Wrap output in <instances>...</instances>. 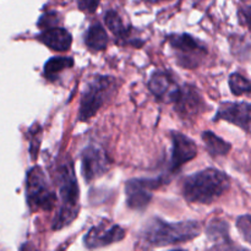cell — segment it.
I'll return each mask as SVG.
<instances>
[{
	"mask_svg": "<svg viewBox=\"0 0 251 251\" xmlns=\"http://www.w3.org/2000/svg\"><path fill=\"white\" fill-rule=\"evenodd\" d=\"M201 234V225L198 221L168 223L154 218L147 223L141 233V242L146 248L188 243Z\"/></svg>",
	"mask_w": 251,
	"mask_h": 251,
	"instance_id": "obj_1",
	"label": "cell"
},
{
	"mask_svg": "<svg viewBox=\"0 0 251 251\" xmlns=\"http://www.w3.org/2000/svg\"><path fill=\"white\" fill-rule=\"evenodd\" d=\"M230 188V179L223 172L207 168L189 176L183 183V195L189 202L212 203Z\"/></svg>",
	"mask_w": 251,
	"mask_h": 251,
	"instance_id": "obj_2",
	"label": "cell"
},
{
	"mask_svg": "<svg viewBox=\"0 0 251 251\" xmlns=\"http://www.w3.org/2000/svg\"><path fill=\"white\" fill-rule=\"evenodd\" d=\"M59 196H60V207L53 221V229L59 230L70 225L78 213V190L77 179L75 176L74 164L71 159L61 164L58 169Z\"/></svg>",
	"mask_w": 251,
	"mask_h": 251,
	"instance_id": "obj_3",
	"label": "cell"
},
{
	"mask_svg": "<svg viewBox=\"0 0 251 251\" xmlns=\"http://www.w3.org/2000/svg\"><path fill=\"white\" fill-rule=\"evenodd\" d=\"M117 81L113 76L96 75L86 86L80 102L78 120L91 119L115 92Z\"/></svg>",
	"mask_w": 251,
	"mask_h": 251,
	"instance_id": "obj_4",
	"label": "cell"
},
{
	"mask_svg": "<svg viewBox=\"0 0 251 251\" xmlns=\"http://www.w3.org/2000/svg\"><path fill=\"white\" fill-rule=\"evenodd\" d=\"M26 199L32 212L50 211L55 206L56 195L41 167L34 166L27 172Z\"/></svg>",
	"mask_w": 251,
	"mask_h": 251,
	"instance_id": "obj_5",
	"label": "cell"
},
{
	"mask_svg": "<svg viewBox=\"0 0 251 251\" xmlns=\"http://www.w3.org/2000/svg\"><path fill=\"white\" fill-rule=\"evenodd\" d=\"M168 41L176 51V61L183 68H195L207 54L205 44L188 33L171 34Z\"/></svg>",
	"mask_w": 251,
	"mask_h": 251,
	"instance_id": "obj_6",
	"label": "cell"
},
{
	"mask_svg": "<svg viewBox=\"0 0 251 251\" xmlns=\"http://www.w3.org/2000/svg\"><path fill=\"white\" fill-rule=\"evenodd\" d=\"M163 184V178H140L127 180L125 184V195H126L127 206L131 210L137 211L146 208L150 201L152 200L153 191Z\"/></svg>",
	"mask_w": 251,
	"mask_h": 251,
	"instance_id": "obj_7",
	"label": "cell"
},
{
	"mask_svg": "<svg viewBox=\"0 0 251 251\" xmlns=\"http://www.w3.org/2000/svg\"><path fill=\"white\" fill-rule=\"evenodd\" d=\"M125 230L120 226L103 221L95 226L83 237V244L87 249H100L120 242L125 238Z\"/></svg>",
	"mask_w": 251,
	"mask_h": 251,
	"instance_id": "obj_8",
	"label": "cell"
},
{
	"mask_svg": "<svg viewBox=\"0 0 251 251\" xmlns=\"http://www.w3.org/2000/svg\"><path fill=\"white\" fill-rule=\"evenodd\" d=\"M172 103L174 109L183 119H191L205 110V100L195 87L185 85L179 87L174 95Z\"/></svg>",
	"mask_w": 251,
	"mask_h": 251,
	"instance_id": "obj_9",
	"label": "cell"
},
{
	"mask_svg": "<svg viewBox=\"0 0 251 251\" xmlns=\"http://www.w3.org/2000/svg\"><path fill=\"white\" fill-rule=\"evenodd\" d=\"M110 162L102 149L97 146H87L81 153V171L87 183L100 178L109 169Z\"/></svg>",
	"mask_w": 251,
	"mask_h": 251,
	"instance_id": "obj_10",
	"label": "cell"
},
{
	"mask_svg": "<svg viewBox=\"0 0 251 251\" xmlns=\"http://www.w3.org/2000/svg\"><path fill=\"white\" fill-rule=\"evenodd\" d=\"M217 120L232 123L251 134V104L247 102L222 103L215 117V122Z\"/></svg>",
	"mask_w": 251,
	"mask_h": 251,
	"instance_id": "obj_11",
	"label": "cell"
},
{
	"mask_svg": "<svg viewBox=\"0 0 251 251\" xmlns=\"http://www.w3.org/2000/svg\"><path fill=\"white\" fill-rule=\"evenodd\" d=\"M173 152H172L171 171L178 172L184 164L194 159L198 154V146L191 139L180 132H172Z\"/></svg>",
	"mask_w": 251,
	"mask_h": 251,
	"instance_id": "obj_12",
	"label": "cell"
},
{
	"mask_svg": "<svg viewBox=\"0 0 251 251\" xmlns=\"http://www.w3.org/2000/svg\"><path fill=\"white\" fill-rule=\"evenodd\" d=\"M149 88L152 95L156 96L159 100L164 102H172L174 95H176L178 86H176L174 78L164 71H157L152 75L149 82Z\"/></svg>",
	"mask_w": 251,
	"mask_h": 251,
	"instance_id": "obj_13",
	"label": "cell"
},
{
	"mask_svg": "<svg viewBox=\"0 0 251 251\" xmlns=\"http://www.w3.org/2000/svg\"><path fill=\"white\" fill-rule=\"evenodd\" d=\"M37 39L42 42L44 46L48 47L49 49L59 51V53L69 50L71 43H73V37H71L70 32L58 26L47 28L46 31L37 36Z\"/></svg>",
	"mask_w": 251,
	"mask_h": 251,
	"instance_id": "obj_14",
	"label": "cell"
},
{
	"mask_svg": "<svg viewBox=\"0 0 251 251\" xmlns=\"http://www.w3.org/2000/svg\"><path fill=\"white\" fill-rule=\"evenodd\" d=\"M108 41H109V38H108V34L105 32L104 27L100 24H98V22L93 24L85 34L86 47L92 51L104 50L108 44Z\"/></svg>",
	"mask_w": 251,
	"mask_h": 251,
	"instance_id": "obj_15",
	"label": "cell"
},
{
	"mask_svg": "<svg viewBox=\"0 0 251 251\" xmlns=\"http://www.w3.org/2000/svg\"><path fill=\"white\" fill-rule=\"evenodd\" d=\"M201 137H202L203 142H205L208 153L213 157L226 156L232 150V145L229 142L225 141L223 139L218 137L212 131H203Z\"/></svg>",
	"mask_w": 251,
	"mask_h": 251,
	"instance_id": "obj_16",
	"label": "cell"
},
{
	"mask_svg": "<svg viewBox=\"0 0 251 251\" xmlns=\"http://www.w3.org/2000/svg\"><path fill=\"white\" fill-rule=\"evenodd\" d=\"M74 65V59L73 58H66V56H54L50 58L44 65L43 75L47 80L49 81H55L56 77L61 71L65 69L71 68Z\"/></svg>",
	"mask_w": 251,
	"mask_h": 251,
	"instance_id": "obj_17",
	"label": "cell"
},
{
	"mask_svg": "<svg viewBox=\"0 0 251 251\" xmlns=\"http://www.w3.org/2000/svg\"><path fill=\"white\" fill-rule=\"evenodd\" d=\"M228 230L229 228L225 221H212L207 228V237L220 248L228 247L232 244Z\"/></svg>",
	"mask_w": 251,
	"mask_h": 251,
	"instance_id": "obj_18",
	"label": "cell"
},
{
	"mask_svg": "<svg viewBox=\"0 0 251 251\" xmlns=\"http://www.w3.org/2000/svg\"><path fill=\"white\" fill-rule=\"evenodd\" d=\"M104 21L107 27L109 28V31L114 34L117 38L123 39V41H126V38L130 37V28H127L124 25L123 20L120 19L119 15L115 11H108L104 16Z\"/></svg>",
	"mask_w": 251,
	"mask_h": 251,
	"instance_id": "obj_19",
	"label": "cell"
},
{
	"mask_svg": "<svg viewBox=\"0 0 251 251\" xmlns=\"http://www.w3.org/2000/svg\"><path fill=\"white\" fill-rule=\"evenodd\" d=\"M229 88L234 96H243L251 93V81L240 74L234 73L229 76Z\"/></svg>",
	"mask_w": 251,
	"mask_h": 251,
	"instance_id": "obj_20",
	"label": "cell"
},
{
	"mask_svg": "<svg viewBox=\"0 0 251 251\" xmlns=\"http://www.w3.org/2000/svg\"><path fill=\"white\" fill-rule=\"evenodd\" d=\"M29 140V153H31L32 161H36L37 156H38V150L41 146V140H42V127L38 124H34L33 126L29 129L28 131Z\"/></svg>",
	"mask_w": 251,
	"mask_h": 251,
	"instance_id": "obj_21",
	"label": "cell"
},
{
	"mask_svg": "<svg viewBox=\"0 0 251 251\" xmlns=\"http://www.w3.org/2000/svg\"><path fill=\"white\" fill-rule=\"evenodd\" d=\"M237 228L243 238L251 245V215L240 216L237 221Z\"/></svg>",
	"mask_w": 251,
	"mask_h": 251,
	"instance_id": "obj_22",
	"label": "cell"
},
{
	"mask_svg": "<svg viewBox=\"0 0 251 251\" xmlns=\"http://www.w3.org/2000/svg\"><path fill=\"white\" fill-rule=\"evenodd\" d=\"M56 24H58V15L55 12H47L38 21V26L41 28H51L55 27Z\"/></svg>",
	"mask_w": 251,
	"mask_h": 251,
	"instance_id": "obj_23",
	"label": "cell"
},
{
	"mask_svg": "<svg viewBox=\"0 0 251 251\" xmlns=\"http://www.w3.org/2000/svg\"><path fill=\"white\" fill-rule=\"evenodd\" d=\"M100 1V0H77V5L81 11L92 14V12H95L97 10Z\"/></svg>",
	"mask_w": 251,
	"mask_h": 251,
	"instance_id": "obj_24",
	"label": "cell"
},
{
	"mask_svg": "<svg viewBox=\"0 0 251 251\" xmlns=\"http://www.w3.org/2000/svg\"><path fill=\"white\" fill-rule=\"evenodd\" d=\"M239 19L244 26L248 27V29L251 32V6L247 5V6L240 7L239 10Z\"/></svg>",
	"mask_w": 251,
	"mask_h": 251,
	"instance_id": "obj_25",
	"label": "cell"
},
{
	"mask_svg": "<svg viewBox=\"0 0 251 251\" xmlns=\"http://www.w3.org/2000/svg\"><path fill=\"white\" fill-rule=\"evenodd\" d=\"M146 2H150V4H158V2L162 1H168V0H145Z\"/></svg>",
	"mask_w": 251,
	"mask_h": 251,
	"instance_id": "obj_26",
	"label": "cell"
},
{
	"mask_svg": "<svg viewBox=\"0 0 251 251\" xmlns=\"http://www.w3.org/2000/svg\"><path fill=\"white\" fill-rule=\"evenodd\" d=\"M244 1H247V0H244Z\"/></svg>",
	"mask_w": 251,
	"mask_h": 251,
	"instance_id": "obj_27",
	"label": "cell"
}]
</instances>
